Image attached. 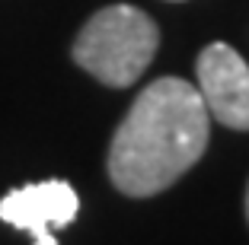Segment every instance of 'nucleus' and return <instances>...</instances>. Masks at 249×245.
<instances>
[{
    "instance_id": "f257e3e1",
    "label": "nucleus",
    "mask_w": 249,
    "mask_h": 245,
    "mask_svg": "<svg viewBox=\"0 0 249 245\" xmlns=\"http://www.w3.org/2000/svg\"><path fill=\"white\" fill-rule=\"evenodd\" d=\"M211 115L189 80L160 77L138 93L109 144V179L128 197H150L182 179L208 150Z\"/></svg>"
},
{
    "instance_id": "f03ea898",
    "label": "nucleus",
    "mask_w": 249,
    "mask_h": 245,
    "mask_svg": "<svg viewBox=\"0 0 249 245\" xmlns=\"http://www.w3.org/2000/svg\"><path fill=\"white\" fill-rule=\"evenodd\" d=\"M160 45V29L144 10L112 3L83 22L73 38V61L106 86L124 89L138 83Z\"/></svg>"
},
{
    "instance_id": "7ed1b4c3",
    "label": "nucleus",
    "mask_w": 249,
    "mask_h": 245,
    "mask_svg": "<svg viewBox=\"0 0 249 245\" xmlns=\"http://www.w3.org/2000/svg\"><path fill=\"white\" fill-rule=\"evenodd\" d=\"M198 93L214 121L249 131V64L227 42H211L195 61Z\"/></svg>"
},
{
    "instance_id": "20e7f679",
    "label": "nucleus",
    "mask_w": 249,
    "mask_h": 245,
    "mask_svg": "<svg viewBox=\"0 0 249 245\" xmlns=\"http://www.w3.org/2000/svg\"><path fill=\"white\" fill-rule=\"evenodd\" d=\"M77 210H80V197L64 179L22 185L0 197V220L29 232L32 245H58L54 229L71 226L77 220Z\"/></svg>"
},
{
    "instance_id": "39448f33",
    "label": "nucleus",
    "mask_w": 249,
    "mask_h": 245,
    "mask_svg": "<svg viewBox=\"0 0 249 245\" xmlns=\"http://www.w3.org/2000/svg\"><path fill=\"white\" fill-rule=\"evenodd\" d=\"M246 220H249V188H246Z\"/></svg>"
}]
</instances>
